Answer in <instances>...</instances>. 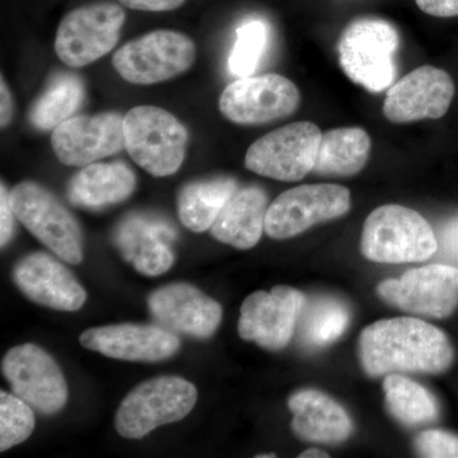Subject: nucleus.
<instances>
[{"label": "nucleus", "instance_id": "30", "mask_svg": "<svg viewBox=\"0 0 458 458\" xmlns=\"http://www.w3.org/2000/svg\"><path fill=\"white\" fill-rule=\"evenodd\" d=\"M32 406L16 394L0 393V451L25 442L35 429Z\"/></svg>", "mask_w": 458, "mask_h": 458}, {"label": "nucleus", "instance_id": "11", "mask_svg": "<svg viewBox=\"0 0 458 458\" xmlns=\"http://www.w3.org/2000/svg\"><path fill=\"white\" fill-rule=\"evenodd\" d=\"M377 293L386 303L405 312L450 318L458 306V269L433 264L409 270L400 278L379 283Z\"/></svg>", "mask_w": 458, "mask_h": 458}, {"label": "nucleus", "instance_id": "34", "mask_svg": "<svg viewBox=\"0 0 458 458\" xmlns=\"http://www.w3.org/2000/svg\"><path fill=\"white\" fill-rule=\"evenodd\" d=\"M415 2L418 7L429 16L458 17V0H415Z\"/></svg>", "mask_w": 458, "mask_h": 458}, {"label": "nucleus", "instance_id": "31", "mask_svg": "<svg viewBox=\"0 0 458 458\" xmlns=\"http://www.w3.org/2000/svg\"><path fill=\"white\" fill-rule=\"evenodd\" d=\"M415 448L421 457L458 458V436L445 430H426L415 439Z\"/></svg>", "mask_w": 458, "mask_h": 458}, {"label": "nucleus", "instance_id": "14", "mask_svg": "<svg viewBox=\"0 0 458 458\" xmlns=\"http://www.w3.org/2000/svg\"><path fill=\"white\" fill-rule=\"evenodd\" d=\"M306 300L302 292L286 285L255 292L241 307L238 334L267 351L284 349L297 328Z\"/></svg>", "mask_w": 458, "mask_h": 458}, {"label": "nucleus", "instance_id": "1", "mask_svg": "<svg viewBox=\"0 0 458 458\" xmlns=\"http://www.w3.org/2000/svg\"><path fill=\"white\" fill-rule=\"evenodd\" d=\"M360 358L369 377L391 373L445 372L454 360V346L438 327L419 318L381 319L361 331Z\"/></svg>", "mask_w": 458, "mask_h": 458}, {"label": "nucleus", "instance_id": "13", "mask_svg": "<svg viewBox=\"0 0 458 458\" xmlns=\"http://www.w3.org/2000/svg\"><path fill=\"white\" fill-rule=\"evenodd\" d=\"M300 102V90L288 78L280 74L249 75L225 87L219 110L229 122L258 125L289 116Z\"/></svg>", "mask_w": 458, "mask_h": 458}, {"label": "nucleus", "instance_id": "12", "mask_svg": "<svg viewBox=\"0 0 458 458\" xmlns=\"http://www.w3.org/2000/svg\"><path fill=\"white\" fill-rule=\"evenodd\" d=\"M3 376L20 399L45 415H54L68 401L62 369L49 352L35 344L14 346L2 361Z\"/></svg>", "mask_w": 458, "mask_h": 458}, {"label": "nucleus", "instance_id": "26", "mask_svg": "<svg viewBox=\"0 0 458 458\" xmlns=\"http://www.w3.org/2000/svg\"><path fill=\"white\" fill-rule=\"evenodd\" d=\"M351 322V310L328 295L306 300L297 322L298 337L306 348L318 349L336 342Z\"/></svg>", "mask_w": 458, "mask_h": 458}, {"label": "nucleus", "instance_id": "22", "mask_svg": "<svg viewBox=\"0 0 458 458\" xmlns=\"http://www.w3.org/2000/svg\"><path fill=\"white\" fill-rule=\"evenodd\" d=\"M267 197L255 186L237 189L219 213L210 232L213 237L238 250L258 245L265 231Z\"/></svg>", "mask_w": 458, "mask_h": 458}, {"label": "nucleus", "instance_id": "23", "mask_svg": "<svg viewBox=\"0 0 458 458\" xmlns=\"http://www.w3.org/2000/svg\"><path fill=\"white\" fill-rule=\"evenodd\" d=\"M137 186V177L123 162L90 164L71 180L68 199L86 209H101L126 200Z\"/></svg>", "mask_w": 458, "mask_h": 458}, {"label": "nucleus", "instance_id": "25", "mask_svg": "<svg viewBox=\"0 0 458 458\" xmlns=\"http://www.w3.org/2000/svg\"><path fill=\"white\" fill-rule=\"evenodd\" d=\"M237 189L236 180L228 177L189 183L177 199L181 223L197 233L212 228Z\"/></svg>", "mask_w": 458, "mask_h": 458}, {"label": "nucleus", "instance_id": "18", "mask_svg": "<svg viewBox=\"0 0 458 458\" xmlns=\"http://www.w3.org/2000/svg\"><path fill=\"white\" fill-rule=\"evenodd\" d=\"M84 348L114 360L161 361L176 354L179 337L155 325L122 324L93 327L80 336Z\"/></svg>", "mask_w": 458, "mask_h": 458}, {"label": "nucleus", "instance_id": "4", "mask_svg": "<svg viewBox=\"0 0 458 458\" xmlns=\"http://www.w3.org/2000/svg\"><path fill=\"white\" fill-rule=\"evenodd\" d=\"M123 137L132 161L152 176H171L185 159L188 131L164 108H131L123 116Z\"/></svg>", "mask_w": 458, "mask_h": 458}, {"label": "nucleus", "instance_id": "32", "mask_svg": "<svg viewBox=\"0 0 458 458\" xmlns=\"http://www.w3.org/2000/svg\"><path fill=\"white\" fill-rule=\"evenodd\" d=\"M13 208L11 204V192H8L4 183L0 186V245L7 246L14 234Z\"/></svg>", "mask_w": 458, "mask_h": 458}, {"label": "nucleus", "instance_id": "17", "mask_svg": "<svg viewBox=\"0 0 458 458\" xmlns=\"http://www.w3.org/2000/svg\"><path fill=\"white\" fill-rule=\"evenodd\" d=\"M148 307L159 327L183 335L209 337L222 321L221 304L186 283L157 289Z\"/></svg>", "mask_w": 458, "mask_h": 458}, {"label": "nucleus", "instance_id": "16", "mask_svg": "<svg viewBox=\"0 0 458 458\" xmlns=\"http://www.w3.org/2000/svg\"><path fill=\"white\" fill-rule=\"evenodd\" d=\"M51 147L63 165L95 164L125 148L123 117L116 113L71 117L54 129Z\"/></svg>", "mask_w": 458, "mask_h": 458}, {"label": "nucleus", "instance_id": "29", "mask_svg": "<svg viewBox=\"0 0 458 458\" xmlns=\"http://www.w3.org/2000/svg\"><path fill=\"white\" fill-rule=\"evenodd\" d=\"M269 40V30L260 20H249L237 29L236 42L228 59V69L237 78L254 74Z\"/></svg>", "mask_w": 458, "mask_h": 458}, {"label": "nucleus", "instance_id": "35", "mask_svg": "<svg viewBox=\"0 0 458 458\" xmlns=\"http://www.w3.org/2000/svg\"><path fill=\"white\" fill-rule=\"evenodd\" d=\"M123 7L143 12H168L177 9L186 0H119Z\"/></svg>", "mask_w": 458, "mask_h": 458}, {"label": "nucleus", "instance_id": "38", "mask_svg": "<svg viewBox=\"0 0 458 458\" xmlns=\"http://www.w3.org/2000/svg\"><path fill=\"white\" fill-rule=\"evenodd\" d=\"M258 458H274L276 457V454H259V456H256Z\"/></svg>", "mask_w": 458, "mask_h": 458}, {"label": "nucleus", "instance_id": "19", "mask_svg": "<svg viewBox=\"0 0 458 458\" xmlns=\"http://www.w3.org/2000/svg\"><path fill=\"white\" fill-rule=\"evenodd\" d=\"M13 280L32 302L57 311H78L86 303V291L74 274L44 252H35L18 261Z\"/></svg>", "mask_w": 458, "mask_h": 458}, {"label": "nucleus", "instance_id": "27", "mask_svg": "<svg viewBox=\"0 0 458 458\" xmlns=\"http://www.w3.org/2000/svg\"><path fill=\"white\" fill-rule=\"evenodd\" d=\"M386 408L403 426L415 428L433 423L439 417L436 397L408 377L391 373L384 381Z\"/></svg>", "mask_w": 458, "mask_h": 458}, {"label": "nucleus", "instance_id": "6", "mask_svg": "<svg viewBox=\"0 0 458 458\" xmlns=\"http://www.w3.org/2000/svg\"><path fill=\"white\" fill-rule=\"evenodd\" d=\"M18 221L47 249L68 264L83 260V236L71 212L49 191L32 181H23L11 191Z\"/></svg>", "mask_w": 458, "mask_h": 458}, {"label": "nucleus", "instance_id": "9", "mask_svg": "<svg viewBox=\"0 0 458 458\" xmlns=\"http://www.w3.org/2000/svg\"><path fill=\"white\" fill-rule=\"evenodd\" d=\"M125 18V11L114 3L74 9L57 29V57L73 68L92 64L116 47Z\"/></svg>", "mask_w": 458, "mask_h": 458}, {"label": "nucleus", "instance_id": "15", "mask_svg": "<svg viewBox=\"0 0 458 458\" xmlns=\"http://www.w3.org/2000/svg\"><path fill=\"white\" fill-rule=\"evenodd\" d=\"M454 96L451 75L436 66L423 65L388 89L384 114L394 123L441 119L447 114Z\"/></svg>", "mask_w": 458, "mask_h": 458}, {"label": "nucleus", "instance_id": "24", "mask_svg": "<svg viewBox=\"0 0 458 458\" xmlns=\"http://www.w3.org/2000/svg\"><path fill=\"white\" fill-rule=\"evenodd\" d=\"M372 141L360 128H337L322 132L315 174L327 176H354L369 161Z\"/></svg>", "mask_w": 458, "mask_h": 458}, {"label": "nucleus", "instance_id": "3", "mask_svg": "<svg viewBox=\"0 0 458 458\" xmlns=\"http://www.w3.org/2000/svg\"><path fill=\"white\" fill-rule=\"evenodd\" d=\"M361 254L384 264L420 262L438 251V240L423 216L403 205L377 208L364 223Z\"/></svg>", "mask_w": 458, "mask_h": 458}, {"label": "nucleus", "instance_id": "28", "mask_svg": "<svg viewBox=\"0 0 458 458\" xmlns=\"http://www.w3.org/2000/svg\"><path fill=\"white\" fill-rule=\"evenodd\" d=\"M83 99L84 86L77 75H57L33 105L30 120L38 131H54L73 117Z\"/></svg>", "mask_w": 458, "mask_h": 458}, {"label": "nucleus", "instance_id": "37", "mask_svg": "<svg viewBox=\"0 0 458 458\" xmlns=\"http://www.w3.org/2000/svg\"><path fill=\"white\" fill-rule=\"evenodd\" d=\"M327 454H325L324 451L318 450V448H311V450H307L302 452L300 454V458H328Z\"/></svg>", "mask_w": 458, "mask_h": 458}, {"label": "nucleus", "instance_id": "2", "mask_svg": "<svg viewBox=\"0 0 458 458\" xmlns=\"http://www.w3.org/2000/svg\"><path fill=\"white\" fill-rule=\"evenodd\" d=\"M399 45V32L393 23L377 17L357 18L340 36V66L352 82L369 92H382L394 83Z\"/></svg>", "mask_w": 458, "mask_h": 458}, {"label": "nucleus", "instance_id": "36", "mask_svg": "<svg viewBox=\"0 0 458 458\" xmlns=\"http://www.w3.org/2000/svg\"><path fill=\"white\" fill-rule=\"evenodd\" d=\"M0 98H2V113H0V119H2V128H5L12 122L13 117V98H12L11 92H9L8 86L5 84L4 80L2 78V84H0Z\"/></svg>", "mask_w": 458, "mask_h": 458}, {"label": "nucleus", "instance_id": "7", "mask_svg": "<svg viewBox=\"0 0 458 458\" xmlns=\"http://www.w3.org/2000/svg\"><path fill=\"white\" fill-rule=\"evenodd\" d=\"M197 47L183 33L159 30L123 45L114 68L126 82L155 84L182 74L194 64Z\"/></svg>", "mask_w": 458, "mask_h": 458}, {"label": "nucleus", "instance_id": "33", "mask_svg": "<svg viewBox=\"0 0 458 458\" xmlns=\"http://www.w3.org/2000/svg\"><path fill=\"white\" fill-rule=\"evenodd\" d=\"M437 240H438V249L442 247L443 254L458 262V216L445 223Z\"/></svg>", "mask_w": 458, "mask_h": 458}, {"label": "nucleus", "instance_id": "20", "mask_svg": "<svg viewBox=\"0 0 458 458\" xmlns=\"http://www.w3.org/2000/svg\"><path fill=\"white\" fill-rule=\"evenodd\" d=\"M176 231L170 222L150 214H132L114 229V241L120 254L138 273L158 276L170 270L174 255L170 242Z\"/></svg>", "mask_w": 458, "mask_h": 458}, {"label": "nucleus", "instance_id": "10", "mask_svg": "<svg viewBox=\"0 0 458 458\" xmlns=\"http://www.w3.org/2000/svg\"><path fill=\"white\" fill-rule=\"evenodd\" d=\"M351 205V191L344 186H297L280 194L267 208L265 232L274 240H286L318 223L339 218Z\"/></svg>", "mask_w": 458, "mask_h": 458}, {"label": "nucleus", "instance_id": "5", "mask_svg": "<svg viewBox=\"0 0 458 458\" xmlns=\"http://www.w3.org/2000/svg\"><path fill=\"white\" fill-rule=\"evenodd\" d=\"M197 400L191 382L176 376L156 377L126 394L117 409L114 428L123 438H143L156 428L188 417Z\"/></svg>", "mask_w": 458, "mask_h": 458}, {"label": "nucleus", "instance_id": "8", "mask_svg": "<svg viewBox=\"0 0 458 458\" xmlns=\"http://www.w3.org/2000/svg\"><path fill=\"white\" fill-rule=\"evenodd\" d=\"M321 135L318 126L310 122L276 129L250 146L247 170L286 182L302 180L315 167Z\"/></svg>", "mask_w": 458, "mask_h": 458}, {"label": "nucleus", "instance_id": "21", "mask_svg": "<svg viewBox=\"0 0 458 458\" xmlns=\"http://www.w3.org/2000/svg\"><path fill=\"white\" fill-rule=\"evenodd\" d=\"M288 406L293 412L292 429L303 441L340 443L351 437V417L327 394L301 390L289 397Z\"/></svg>", "mask_w": 458, "mask_h": 458}]
</instances>
